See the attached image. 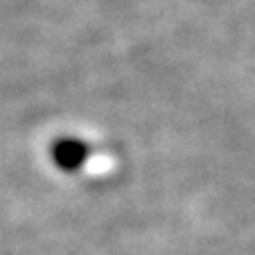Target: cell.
<instances>
[{"instance_id": "cell-1", "label": "cell", "mask_w": 255, "mask_h": 255, "mask_svg": "<svg viewBox=\"0 0 255 255\" xmlns=\"http://www.w3.org/2000/svg\"><path fill=\"white\" fill-rule=\"evenodd\" d=\"M88 154H91L88 144L84 142V140H77V138H61V140H57L52 147L54 163H57L61 169H66V172L79 169L84 163H86Z\"/></svg>"}]
</instances>
